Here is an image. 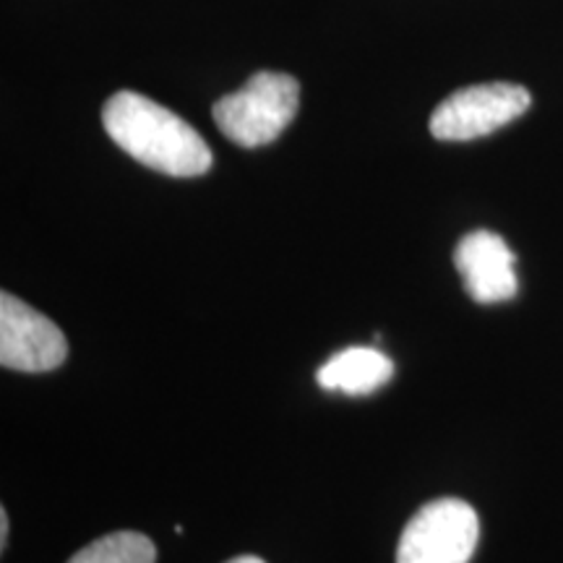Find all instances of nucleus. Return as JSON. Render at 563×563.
Listing matches in <instances>:
<instances>
[{
	"mask_svg": "<svg viewBox=\"0 0 563 563\" xmlns=\"http://www.w3.org/2000/svg\"><path fill=\"white\" fill-rule=\"evenodd\" d=\"M68 357L66 334L55 323L21 302L0 295V365L19 373H47Z\"/></svg>",
	"mask_w": 563,
	"mask_h": 563,
	"instance_id": "obj_5",
	"label": "nucleus"
},
{
	"mask_svg": "<svg viewBox=\"0 0 563 563\" xmlns=\"http://www.w3.org/2000/svg\"><path fill=\"white\" fill-rule=\"evenodd\" d=\"M300 104V84L290 74L258 70L241 89L214 102V123L245 150L272 144L292 123Z\"/></svg>",
	"mask_w": 563,
	"mask_h": 563,
	"instance_id": "obj_2",
	"label": "nucleus"
},
{
	"mask_svg": "<svg viewBox=\"0 0 563 563\" xmlns=\"http://www.w3.org/2000/svg\"><path fill=\"white\" fill-rule=\"evenodd\" d=\"M532 104V95L519 84L493 81L464 87L449 95L431 115V133L439 141H473L504 129Z\"/></svg>",
	"mask_w": 563,
	"mask_h": 563,
	"instance_id": "obj_4",
	"label": "nucleus"
},
{
	"mask_svg": "<svg viewBox=\"0 0 563 563\" xmlns=\"http://www.w3.org/2000/svg\"><path fill=\"white\" fill-rule=\"evenodd\" d=\"M102 125L125 154L157 173L196 178L211 167V150L199 131L139 91L112 95L102 108Z\"/></svg>",
	"mask_w": 563,
	"mask_h": 563,
	"instance_id": "obj_1",
	"label": "nucleus"
},
{
	"mask_svg": "<svg viewBox=\"0 0 563 563\" xmlns=\"http://www.w3.org/2000/svg\"><path fill=\"white\" fill-rule=\"evenodd\" d=\"M481 538L473 506L462 498H439L420 506L397 545V563H470Z\"/></svg>",
	"mask_w": 563,
	"mask_h": 563,
	"instance_id": "obj_3",
	"label": "nucleus"
},
{
	"mask_svg": "<svg viewBox=\"0 0 563 563\" xmlns=\"http://www.w3.org/2000/svg\"><path fill=\"white\" fill-rule=\"evenodd\" d=\"M228 563H266V561L258 559V555H238V559H232Z\"/></svg>",
	"mask_w": 563,
	"mask_h": 563,
	"instance_id": "obj_10",
	"label": "nucleus"
},
{
	"mask_svg": "<svg viewBox=\"0 0 563 563\" xmlns=\"http://www.w3.org/2000/svg\"><path fill=\"white\" fill-rule=\"evenodd\" d=\"M514 264H517V256L504 238L490 230L467 232L454 249V266L464 290L483 306L511 300L517 295L519 282Z\"/></svg>",
	"mask_w": 563,
	"mask_h": 563,
	"instance_id": "obj_6",
	"label": "nucleus"
},
{
	"mask_svg": "<svg viewBox=\"0 0 563 563\" xmlns=\"http://www.w3.org/2000/svg\"><path fill=\"white\" fill-rule=\"evenodd\" d=\"M157 561V548L146 534L121 530L110 532L104 538L95 540L68 563H154Z\"/></svg>",
	"mask_w": 563,
	"mask_h": 563,
	"instance_id": "obj_8",
	"label": "nucleus"
},
{
	"mask_svg": "<svg viewBox=\"0 0 563 563\" xmlns=\"http://www.w3.org/2000/svg\"><path fill=\"white\" fill-rule=\"evenodd\" d=\"M9 545V514L0 509V548Z\"/></svg>",
	"mask_w": 563,
	"mask_h": 563,
	"instance_id": "obj_9",
	"label": "nucleus"
},
{
	"mask_svg": "<svg viewBox=\"0 0 563 563\" xmlns=\"http://www.w3.org/2000/svg\"><path fill=\"white\" fill-rule=\"evenodd\" d=\"M394 365L376 347H347L319 368V384L327 391L365 397L389 382Z\"/></svg>",
	"mask_w": 563,
	"mask_h": 563,
	"instance_id": "obj_7",
	"label": "nucleus"
}]
</instances>
